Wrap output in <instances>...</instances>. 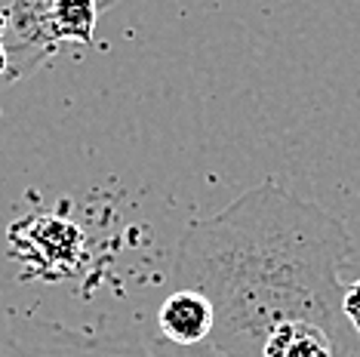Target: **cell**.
<instances>
[{
    "label": "cell",
    "mask_w": 360,
    "mask_h": 357,
    "mask_svg": "<svg viewBox=\"0 0 360 357\" xmlns=\"http://www.w3.org/2000/svg\"><path fill=\"white\" fill-rule=\"evenodd\" d=\"M351 249L339 216L265 178L182 231L173 283L210 299L222 357H360L342 311Z\"/></svg>",
    "instance_id": "obj_1"
},
{
    "label": "cell",
    "mask_w": 360,
    "mask_h": 357,
    "mask_svg": "<svg viewBox=\"0 0 360 357\" xmlns=\"http://www.w3.org/2000/svg\"><path fill=\"white\" fill-rule=\"evenodd\" d=\"M4 357H151L133 336L80 332L62 323H15Z\"/></svg>",
    "instance_id": "obj_2"
},
{
    "label": "cell",
    "mask_w": 360,
    "mask_h": 357,
    "mask_svg": "<svg viewBox=\"0 0 360 357\" xmlns=\"http://www.w3.org/2000/svg\"><path fill=\"white\" fill-rule=\"evenodd\" d=\"M212 320V305L200 290L173 287L158 308V339L176 348L210 345Z\"/></svg>",
    "instance_id": "obj_3"
},
{
    "label": "cell",
    "mask_w": 360,
    "mask_h": 357,
    "mask_svg": "<svg viewBox=\"0 0 360 357\" xmlns=\"http://www.w3.org/2000/svg\"><path fill=\"white\" fill-rule=\"evenodd\" d=\"M99 0H50V22L56 40H77V44H93L96 22L102 15Z\"/></svg>",
    "instance_id": "obj_4"
},
{
    "label": "cell",
    "mask_w": 360,
    "mask_h": 357,
    "mask_svg": "<svg viewBox=\"0 0 360 357\" xmlns=\"http://www.w3.org/2000/svg\"><path fill=\"white\" fill-rule=\"evenodd\" d=\"M151 357H222L212 345H198V348H176V345H167L160 339L151 342Z\"/></svg>",
    "instance_id": "obj_5"
},
{
    "label": "cell",
    "mask_w": 360,
    "mask_h": 357,
    "mask_svg": "<svg viewBox=\"0 0 360 357\" xmlns=\"http://www.w3.org/2000/svg\"><path fill=\"white\" fill-rule=\"evenodd\" d=\"M342 311H345V320L351 323V330L357 332L360 339V278L354 283H345V299H342Z\"/></svg>",
    "instance_id": "obj_6"
},
{
    "label": "cell",
    "mask_w": 360,
    "mask_h": 357,
    "mask_svg": "<svg viewBox=\"0 0 360 357\" xmlns=\"http://www.w3.org/2000/svg\"><path fill=\"white\" fill-rule=\"evenodd\" d=\"M99 4H102V10H108V6H111V4H117V0H99Z\"/></svg>",
    "instance_id": "obj_7"
}]
</instances>
